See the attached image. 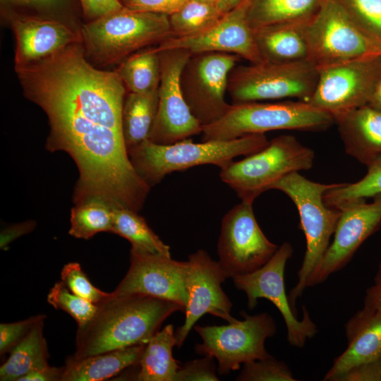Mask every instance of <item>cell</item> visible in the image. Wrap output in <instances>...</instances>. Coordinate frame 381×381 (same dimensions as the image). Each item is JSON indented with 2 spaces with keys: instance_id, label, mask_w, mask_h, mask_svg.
Segmentation results:
<instances>
[{
  "instance_id": "1",
  "label": "cell",
  "mask_w": 381,
  "mask_h": 381,
  "mask_svg": "<svg viewBox=\"0 0 381 381\" xmlns=\"http://www.w3.org/2000/svg\"><path fill=\"white\" fill-rule=\"evenodd\" d=\"M15 70L25 97L47 116V149L67 152L77 166L73 202L97 199L140 210L151 187L129 158L122 123L126 87L118 73L94 68L78 42Z\"/></svg>"
},
{
  "instance_id": "2",
  "label": "cell",
  "mask_w": 381,
  "mask_h": 381,
  "mask_svg": "<svg viewBox=\"0 0 381 381\" xmlns=\"http://www.w3.org/2000/svg\"><path fill=\"white\" fill-rule=\"evenodd\" d=\"M92 318L78 326L73 359L146 344L171 314L185 308L143 294L111 296L97 304Z\"/></svg>"
},
{
  "instance_id": "3",
  "label": "cell",
  "mask_w": 381,
  "mask_h": 381,
  "mask_svg": "<svg viewBox=\"0 0 381 381\" xmlns=\"http://www.w3.org/2000/svg\"><path fill=\"white\" fill-rule=\"evenodd\" d=\"M269 143L265 134H251L229 140L193 143L190 138L170 145L147 140L128 150L138 174L150 187L176 171L202 164L224 168L239 156L255 153Z\"/></svg>"
},
{
  "instance_id": "4",
  "label": "cell",
  "mask_w": 381,
  "mask_h": 381,
  "mask_svg": "<svg viewBox=\"0 0 381 381\" xmlns=\"http://www.w3.org/2000/svg\"><path fill=\"white\" fill-rule=\"evenodd\" d=\"M334 185L314 182L298 172H293L271 187L284 193L293 201L299 215V229L306 237V249L298 272V281L288 296L289 304L296 313V301L308 287L311 277L329 246L330 238L341 216V210L327 206L323 198L325 192Z\"/></svg>"
},
{
  "instance_id": "5",
  "label": "cell",
  "mask_w": 381,
  "mask_h": 381,
  "mask_svg": "<svg viewBox=\"0 0 381 381\" xmlns=\"http://www.w3.org/2000/svg\"><path fill=\"white\" fill-rule=\"evenodd\" d=\"M335 120L304 101L250 102L231 104L218 121L203 127L202 141L229 140L277 130L322 131Z\"/></svg>"
},
{
  "instance_id": "6",
  "label": "cell",
  "mask_w": 381,
  "mask_h": 381,
  "mask_svg": "<svg viewBox=\"0 0 381 381\" xmlns=\"http://www.w3.org/2000/svg\"><path fill=\"white\" fill-rule=\"evenodd\" d=\"M314 159L313 150L294 136L283 135L260 150L233 161L221 169L219 177L241 200L253 202L286 175L311 169Z\"/></svg>"
},
{
  "instance_id": "7",
  "label": "cell",
  "mask_w": 381,
  "mask_h": 381,
  "mask_svg": "<svg viewBox=\"0 0 381 381\" xmlns=\"http://www.w3.org/2000/svg\"><path fill=\"white\" fill-rule=\"evenodd\" d=\"M81 34L88 52L108 62L173 36L168 16L125 6L85 25Z\"/></svg>"
},
{
  "instance_id": "8",
  "label": "cell",
  "mask_w": 381,
  "mask_h": 381,
  "mask_svg": "<svg viewBox=\"0 0 381 381\" xmlns=\"http://www.w3.org/2000/svg\"><path fill=\"white\" fill-rule=\"evenodd\" d=\"M318 79V69L308 60L249 63L231 71L227 92L233 104L291 98L307 102Z\"/></svg>"
},
{
  "instance_id": "9",
  "label": "cell",
  "mask_w": 381,
  "mask_h": 381,
  "mask_svg": "<svg viewBox=\"0 0 381 381\" xmlns=\"http://www.w3.org/2000/svg\"><path fill=\"white\" fill-rule=\"evenodd\" d=\"M241 314L243 320H236L226 325L194 326L202 340L195 345V352L215 358L220 375H228L239 369L241 364L270 356L265 343L277 331L272 317L267 313L250 315L243 311Z\"/></svg>"
},
{
  "instance_id": "10",
  "label": "cell",
  "mask_w": 381,
  "mask_h": 381,
  "mask_svg": "<svg viewBox=\"0 0 381 381\" xmlns=\"http://www.w3.org/2000/svg\"><path fill=\"white\" fill-rule=\"evenodd\" d=\"M308 61L318 68L373 55L381 45L360 28L333 0H325L306 24Z\"/></svg>"
},
{
  "instance_id": "11",
  "label": "cell",
  "mask_w": 381,
  "mask_h": 381,
  "mask_svg": "<svg viewBox=\"0 0 381 381\" xmlns=\"http://www.w3.org/2000/svg\"><path fill=\"white\" fill-rule=\"evenodd\" d=\"M315 90L306 102L334 119L368 104L381 75V55L318 68Z\"/></svg>"
},
{
  "instance_id": "12",
  "label": "cell",
  "mask_w": 381,
  "mask_h": 381,
  "mask_svg": "<svg viewBox=\"0 0 381 381\" xmlns=\"http://www.w3.org/2000/svg\"><path fill=\"white\" fill-rule=\"evenodd\" d=\"M241 59L228 53H195L183 66L180 77L182 93L202 127L220 119L230 108L225 98L229 75Z\"/></svg>"
},
{
  "instance_id": "13",
  "label": "cell",
  "mask_w": 381,
  "mask_h": 381,
  "mask_svg": "<svg viewBox=\"0 0 381 381\" xmlns=\"http://www.w3.org/2000/svg\"><path fill=\"white\" fill-rule=\"evenodd\" d=\"M252 202H241L223 217L217 243L219 263L228 278L253 272L279 248L270 241L255 217Z\"/></svg>"
},
{
  "instance_id": "14",
  "label": "cell",
  "mask_w": 381,
  "mask_h": 381,
  "mask_svg": "<svg viewBox=\"0 0 381 381\" xmlns=\"http://www.w3.org/2000/svg\"><path fill=\"white\" fill-rule=\"evenodd\" d=\"M293 254V247L289 242L279 246L273 256L257 270L233 279L234 284L247 296V306L254 308L258 299L271 301L282 315L287 331V341L291 346L301 348L306 341L317 332L316 325L311 320L305 306H303L301 320L289 304L284 286L286 264Z\"/></svg>"
},
{
  "instance_id": "15",
  "label": "cell",
  "mask_w": 381,
  "mask_h": 381,
  "mask_svg": "<svg viewBox=\"0 0 381 381\" xmlns=\"http://www.w3.org/2000/svg\"><path fill=\"white\" fill-rule=\"evenodd\" d=\"M158 53L160 62L158 107L148 140L159 145H170L201 134L203 127L191 113L180 84L181 71L192 53L183 49H167Z\"/></svg>"
},
{
  "instance_id": "16",
  "label": "cell",
  "mask_w": 381,
  "mask_h": 381,
  "mask_svg": "<svg viewBox=\"0 0 381 381\" xmlns=\"http://www.w3.org/2000/svg\"><path fill=\"white\" fill-rule=\"evenodd\" d=\"M187 262L186 317L183 324L175 330L179 348L195 322L206 313L229 323L237 320L231 315L232 303L222 288L228 277L219 262L213 260L202 249L189 255Z\"/></svg>"
},
{
  "instance_id": "17",
  "label": "cell",
  "mask_w": 381,
  "mask_h": 381,
  "mask_svg": "<svg viewBox=\"0 0 381 381\" xmlns=\"http://www.w3.org/2000/svg\"><path fill=\"white\" fill-rule=\"evenodd\" d=\"M156 52L183 49L192 54L220 52L234 54L251 64L262 62L247 16L245 0L225 13L217 22L196 33L171 36L153 48Z\"/></svg>"
},
{
  "instance_id": "18",
  "label": "cell",
  "mask_w": 381,
  "mask_h": 381,
  "mask_svg": "<svg viewBox=\"0 0 381 381\" xmlns=\"http://www.w3.org/2000/svg\"><path fill=\"white\" fill-rule=\"evenodd\" d=\"M329 244L308 287L325 281L329 275L342 269L352 258L361 245L381 224V194L372 202L360 200L344 206Z\"/></svg>"
},
{
  "instance_id": "19",
  "label": "cell",
  "mask_w": 381,
  "mask_h": 381,
  "mask_svg": "<svg viewBox=\"0 0 381 381\" xmlns=\"http://www.w3.org/2000/svg\"><path fill=\"white\" fill-rule=\"evenodd\" d=\"M130 260L127 273L111 292L114 295L152 296L175 302L186 308L187 261L174 260L171 256L134 254H131Z\"/></svg>"
},
{
  "instance_id": "20",
  "label": "cell",
  "mask_w": 381,
  "mask_h": 381,
  "mask_svg": "<svg viewBox=\"0 0 381 381\" xmlns=\"http://www.w3.org/2000/svg\"><path fill=\"white\" fill-rule=\"evenodd\" d=\"M16 37L15 64H23L49 56L75 42L78 37L62 23L34 17L12 22Z\"/></svg>"
},
{
  "instance_id": "21",
  "label": "cell",
  "mask_w": 381,
  "mask_h": 381,
  "mask_svg": "<svg viewBox=\"0 0 381 381\" xmlns=\"http://www.w3.org/2000/svg\"><path fill=\"white\" fill-rule=\"evenodd\" d=\"M346 350L337 358L323 380L334 379L349 369L381 357V310L363 308L345 325Z\"/></svg>"
},
{
  "instance_id": "22",
  "label": "cell",
  "mask_w": 381,
  "mask_h": 381,
  "mask_svg": "<svg viewBox=\"0 0 381 381\" xmlns=\"http://www.w3.org/2000/svg\"><path fill=\"white\" fill-rule=\"evenodd\" d=\"M345 152L368 166L381 157V111L366 104L335 119Z\"/></svg>"
},
{
  "instance_id": "23",
  "label": "cell",
  "mask_w": 381,
  "mask_h": 381,
  "mask_svg": "<svg viewBox=\"0 0 381 381\" xmlns=\"http://www.w3.org/2000/svg\"><path fill=\"white\" fill-rule=\"evenodd\" d=\"M306 23H278L255 30L262 61L289 63L308 60Z\"/></svg>"
},
{
  "instance_id": "24",
  "label": "cell",
  "mask_w": 381,
  "mask_h": 381,
  "mask_svg": "<svg viewBox=\"0 0 381 381\" xmlns=\"http://www.w3.org/2000/svg\"><path fill=\"white\" fill-rule=\"evenodd\" d=\"M145 344L107 351L80 359L67 358L61 381H101L138 364Z\"/></svg>"
},
{
  "instance_id": "25",
  "label": "cell",
  "mask_w": 381,
  "mask_h": 381,
  "mask_svg": "<svg viewBox=\"0 0 381 381\" xmlns=\"http://www.w3.org/2000/svg\"><path fill=\"white\" fill-rule=\"evenodd\" d=\"M325 0H245L246 16L253 30L278 23H306Z\"/></svg>"
},
{
  "instance_id": "26",
  "label": "cell",
  "mask_w": 381,
  "mask_h": 381,
  "mask_svg": "<svg viewBox=\"0 0 381 381\" xmlns=\"http://www.w3.org/2000/svg\"><path fill=\"white\" fill-rule=\"evenodd\" d=\"M176 346L174 326L166 325L145 344L137 365L138 369L133 380L138 381H174L178 370V361L172 354Z\"/></svg>"
},
{
  "instance_id": "27",
  "label": "cell",
  "mask_w": 381,
  "mask_h": 381,
  "mask_svg": "<svg viewBox=\"0 0 381 381\" xmlns=\"http://www.w3.org/2000/svg\"><path fill=\"white\" fill-rule=\"evenodd\" d=\"M44 320L38 321L11 350L9 357L0 367L1 381H18L32 370L49 365L43 334Z\"/></svg>"
},
{
  "instance_id": "28",
  "label": "cell",
  "mask_w": 381,
  "mask_h": 381,
  "mask_svg": "<svg viewBox=\"0 0 381 381\" xmlns=\"http://www.w3.org/2000/svg\"><path fill=\"white\" fill-rule=\"evenodd\" d=\"M111 233L131 244V254L171 256L170 248L148 226L138 212L127 208H114Z\"/></svg>"
},
{
  "instance_id": "29",
  "label": "cell",
  "mask_w": 381,
  "mask_h": 381,
  "mask_svg": "<svg viewBox=\"0 0 381 381\" xmlns=\"http://www.w3.org/2000/svg\"><path fill=\"white\" fill-rule=\"evenodd\" d=\"M158 107V90L130 92L124 99L122 123L128 150L149 139Z\"/></svg>"
},
{
  "instance_id": "30",
  "label": "cell",
  "mask_w": 381,
  "mask_h": 381,
  "mask_svg": "<svg viewBox=\"0 0 381 381\" xmlns=\"http://www.w3.org/2000/svg\"><path fill=\"white\" fill-rule=\"evenodd\" d=\"M116 72L130 92L155 91L160 80L159 53L150 48L133 54L121 64Z\"/></svg>"
},
{
  "instance_id": "31",
  "label": "cell",
  "mask_w": 381,
  "mask_h": 381,
  "mask_svg": "<svg viewBox=\"0 0 381 381\" xmlns=\"http://www.w3.org/2000/svg\"><path fill=\"white\" fill-rule=\"evenodd\" d=\"M75 205L71 210V226L68 231L71 236L89 239L97 233H111L114 208L111 205L97 199Z\"/></svg>"
},
{
  "instance_id": "32",
  "label": "cell",
  "mask_w": 381,
  "mask_h": 381,
  "mask_svg": "<svg viewBox=\"0 0 381 381\" xmlns=\"http://www.w3.org/2000/svg\"><path fill=\"white\" fill-rule=\"evenodd\" d=\"M366 174L353 183H335L323 195L325 204L339 210L349 203L381 194V157L367 166Z\"/></svg>"
},
{
  "instance_id": "33",
  "label": "cell",
  "mask_w": 381,
  "mask_h": 381,
  "mask_svg": "<svg viewBox=\"0 0 381 381\" xmlns=\"http://www.w3.org/2000/svg\"><path fill=\"white\" fill-rule=\"evenodd\" d=\"M224 13L216 5L190 0L169 16L173 36H186L201 31L217 22Z\"/></svg>"
},
{
  "instance_id": "34",
  "label": "cell",
  "mask_w": 381,
  "mask_h": 381,
  "mask_svg": "<svg viewBox=\"0 0 381 381\" xmlns=\"http://www.w3.org/2000/svg\"><path fill=\"white\" fill-rule=\"evenodd\" d=\"M349 18L381 45V0H333Z\"/></svg>"
},
{
  "instance_id": "35",
  "label": "cell",
  "mask_w": 381,
  "mask_h": 381,
  "mask_svg": "<svg viewBox=\"0 0 381 381\" xmlns=\"http://www.w3.org/2000/svg\"><path fill=\"white\" fill-rule=\"evenodd\" d=\"M47 302L56 310L69 314L78 326L88 322L95 315L97 306L71 291L62 282H57L49 290Z\"/></svg>"
},
{
  "instance_id": "36",
  "label": "cell",
  "mask_w": 381,
  "mask_h": 381,
  "mask_svg": "<svg viewBox=\"0 0 381 381\" xmlns=\"http://www.w3.org/2000/svg\"><path fill=\"white\" fill-rule=\"evenodd\" d=\"M239 381H295L296 379L288 365L271 355L264 359L243 364L236 377Z\"/></svg>"
},
{
  "instance_id": "37",
  "label": "cell",
  "mask_w": 381,
  "mask_h": 381,
  "mask_svg": "<svg viewBox=\"0 0 381 381\" xmlns=\"http://www.w3.org/2000/svg\"><path fill=\"white\" fill-rule=\"evenodd\" d=\"M61 281L75 294L97 305L111 296L95 286L78 262L66 264L61 272Z\"/></svg>"
},
{
  "instance_id": "38",
  "label": "cell",
  "mask_w": 381,
  "mask_h": 381,
  "mask_svg": "<svg viewBox=\"0 0 381 381\" xmlns=\"http://www.w3.org/2000/svg\"><path fill=\"white\" fill-rule=\"evenodd\" d=\"M44 315H37L25 320L0 324V354L4 355L11 350L26 336L32 327L40 320L45 319Z\"/></svg>"
},
{
  "instance_id": "39",
  "label": "cell",
  "mask_w": 381,
  "mask_h": 381,
  "mask_svg": "<svg viewBox=\"0 0 381 381\" xmlns=\"http://www.w3.org/2000/svg\"><path fill=\"white\" fill-rule=\"evenodd\" d=\"M217 381L214 358L210 356L186 363L178 370L174 381Z\"/></svg>"
},
{
  "instance_id": "40",
  "label": "cell",
  "mask_w": 381,
  "mask_h": 381,
  "mask_svg": "<svg viewBox=\"0 0 381 381\" xmlns=\"http://www.w3.org/2000/svg\"><path fill=\"white\" fill-rule=\"evenodd\" d=\"M190 0H123L124 6L135 11L164 14L168 16L179 11Z\"/></svg>"
},
{
  "instance_id": "41",
  "label": "cell",
  "mask_w": 381,
  "mask_h": 381,
  "mask_svg": "<svg viewBox=\"0 0 381 381\" xmlns=\"http://www.w3.org/2000/svg\"><path fill=\"white\" fill-rule=\"evenodd\" d=\"M381 357L357 365L337 377L334 381H380Z\"/></svg>"
},
{
  "instance_id": "42",
  "label": "cell",
  "mask_w": 381,
  "mask_h": 381,
  "mask_svg": "<svg viewBox=\"0 0 381 381\" xmlns=\"http://www.w3.org/2000/svg\"><path fill=\"white\" fill-rule=\"evenodd\" d=\"M85 15L98 18L122 9L119 0H80Z\"/></svg>"
},
{
  "instance_id": "43",
  "label": "cell",
  "mask_w": 381,
  "mask_h": 381,
  "mask_svg": "<svg viewBox=\"0 0 381 381\" xmlns=\"http://www.w3.org/2000/svg\"><path fill=\"white\" fill-rule=\"evenodd\" d=\"M36 226L32 220L15 224L8 226L1 231L0 247L1 249L6 248L9 243L18 237L23 236L32 231Z\"/></svg>"
},
{
  "instance_id": "44",
  "label": "cell",
  "mask_w": 381,
  "mask_h": 381,
  "mask_svg": "<svg viewBox=\"0 0 381 381\" xmlns=\"http://www.w3.org/2000/svg\"><path fill=\"white\" fill-rule=\"evenodd\" d=\"M363 308L371 311L381 310V262L374 284L366 290Z\"/></svg>"
},
{
  "instance_id": "45",
  "label": "cell",
  "mask_w": 381,
  "mask_h": 381,
  "mask_svg": "<svg viewBox=\"0 0 381 381\" xmlns=\"http://www.w3.org/2000/svg\"><path fill=\"white\" fill-rule=\"evenodd\" d=\"M64 367L56 368L49 365L44 368L29 372L18 381H61Z\"/></svg>"
},
{
  "instance_id": "46",
  "label": "cell",
  "mask_w": 381,
  "mask_h": 381,
  "mask_svg": "<svg viewBox=\"0 0 381 381\" xmlns=\"http://www.w3.org/2000/svg\"><path fill=\"white\" fill-rule=\"evenodd\" d=\"M368 104L381 111V75Z\"/></svg>"
},
{
  "instance_id": "47",
  "label": "cell",
  "mask_w": 381,
  "mask_h": 381,
  "mask_svg": "<svg viewBox=\"0 0 381 381\" xmlns=\"http://www.w3.org/2000/svg\"><path fill=\"white\" fill-rule=\"evenodd\" d=\"M242 0H219L217 4L219 11L225 13L237 6Z\"/></svg>"
},
{
  "instance_id": "48",
  "label": "cell",
  "mask_w": 381,
  "mask_h": 381,
  "mask_svg": "<svg viewBox=\"0 0 381 381\" xmlns=\"http://www.w3.org/2000/svg\"><path fill=\"white\" fill-rule=\"evenodd\" d=\"M15 1L22 2L30 4H39V5H51L59 1V0H12Z\"/></svg>"
}]
</instances>
